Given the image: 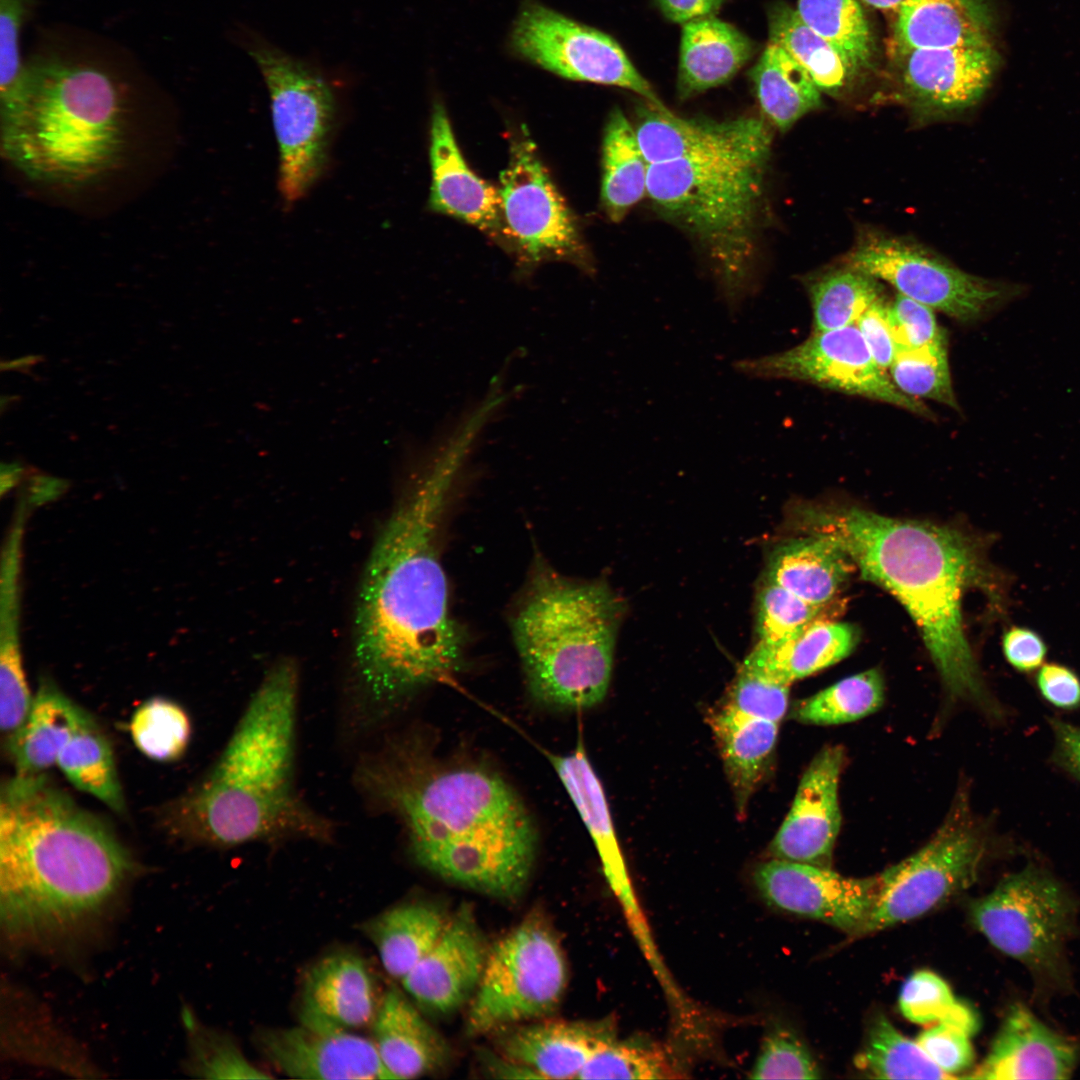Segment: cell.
<instances>
[{
  "label": "cell",
  "instance_id": "6da1fadb",
  "mask_svg": "<svg viewBox=\"0 0 1080 1080\" xmlns=\"http://www.w3.org/2000/svg\"><path fill=\"white\" fill-rule=\"evenodd\" d=\"M456 455L440 459L392 513L363 577L355 660L372 708L385 710L455 674L465 641L449 607L440 533Z\"/></svg>",
  "mask_w": 1080,
  "mask_h": 1080
},
{
  "label": "cell",
  "instance_id": "7a4b0ae2",
  "mask_svg": "<svg viewBox=\"0 0 1080 1080\" xmlns=\"http://www.w3.org/2000/svg\"><path fill=\"white\" fill-rule=\"evenodd\" d=\"M355 779L371 804L400 819L425 869L496 898L512 899L526 887L536 829L518 794L493 770L440 761L406 736L361 760Z\"/></svg>",
  "mask_w": 1080,
  "mask_h": 1080
},
{
  "label": "cell",
  "instance_id": "3957f363",
  "mask_svg": "<svg viewBox=\"0 0 1080 1080\" xmlns=\"http://www.w3.org/2000/svg\"><path fill=\"white\" fill-rule=\"evenodd\" d=\"M800 528L831 539L863 579L891 593L920 631L947 691L998 713L966 637L962 600L971 588L1000 602L979 543L953 528L881 515L857 506L802 504Z\"/></svg>",
  "mask_w": 1080,
  "mask_h": 1080
},
{
  "label": "cell",
  "instance_id": "277c9868",
  "mask_svg": "<svg viewBox=\"0 0 1080 1080\" xmlns=\"http://www.w3.org/2000/svg\"><path fill=\"white\" fill-rule=\"evenodd\" d=\"M132 867L112 830L47 773L18 775L0 795L1 919L14 934L65 928L93 915Z\"/></svg>",
  "mask_w": 1080,
  "mask_h": 1080
},
{
  "label": "cell",
  "instance_id": "5b68a950",
  "mask_svg": "<svg viewBox=\"0 0 1080 1080\" xmlns=\"http://www.w3.org/2000/svg\"><path fill=\"white\" fill-rule=\"evenodd\" d=\"M298 683L288 660L266 673L217 762L182 802L185 832L218 846L331 839L333 824L296 789Z\"/></svg>",
  "mask_w": 1080,
  "mask_h": 1080
},
{
  "label": "cell",
  "instance_id": "8992f818",
  "mask_svg": "<svg viewBox=\"0 0 1080 1080\" xmlns=\"http://www.w3.org/2000/svg\"><path fill=\"white\" fill-rule=\"evenodd\" d=\"M770 147L766 123L745 117L722 146L649 166L647 195L662 215L704 245L733 309L753 290L752 253Z\"/></svg>",
  "mask_w": 1080,
  "mask_h": 1080
},
{
  "label": "cell",
  "instance_id": "52a82bcc",
  "mask_svg": "<svg viewBox=\"0 0 1080 1080\" xmlns=\"http://www.w3.org/2000/svg\"><path fill=\"white\" fill-rule=\"evenodd\" d=\"M620 604L600 582L561 575L538 560L511 617L530 695L545 706L580 710L605 698Z\"/></svg>",
  "mask_w": 1080,
  "mask_h": 1080
},
{
  "label": "cell",
  "instance_id": "ba28073f",
  "mask_svg": "<svg viewBox=\"0 0 1080 1080\" xmlns=\"http://www.w3.org/2000/svg\"><path fill=\"white\" fill-rule=\"evenodd\" d=\"M24 98L1 112L7 158L33 179L82 183L108 170L122 145V98L98 67L60 58L29 64Z\"/></svg>",
  "mask_w": 1080,
  "mask_h": 1080
},
{
  "label": "cell",
  "instance_id": "9c48e42d",
  "mask_svg": "<svg viewBox=\"0 0 1080 1080\" xmlns=\"http://www.w3.org/2000/svg\"><path fill=\"white\" fill-rule=\"evenodd\" d=\"M248 54L266 84L279 147V189L284 201L301 199L328 159L337 112L336 94L317 67L248 33Z\"/></svg>",
  "mask_w": 1080,
  "mask_h": 1080
},
{
  "label": "cell",
  "instance_id": "30bf717a",
  "mask_svg": "<svg viewBox=\"0 0 1080 1080\" xmlns=\"http://www.w3.org/2000/svg\"><path fill=\"white\" fill-rule=\"evenodd\" d=\"M566 985L558 938L542 916L530 915L489 949L470 1004L467 1033L481 1035L549 1015Z\"/></svg>",
  "mask_w": 1080,
  "mask_h": 1080
},
{
  "label": "cell",
  "instance_id": "8fae6325",
  "mask_svg": "<svg viewBox=\"0 0 1080 1080\" xmlns=\"http://www.w3.org/2000/svg\"><path fill=\"white\" fill-rule=\"evenodd\" d=\"M845 265L964 324L984 321L1030 291L1025 283L967 273L910 242L879 233L865 234Z\"/></svg>",
  "mask_w": 1080,
  "mask_h": 1080
},
{
  "label": "cell",
  "instance_id": "7c38bea8",
  "mask_svg": "<svg viewBox=\"0 0 1080 1080\" xmlns=\"http://www.w3.org/2000/svg\"><path fill=\"white\" fill-rule=\"evenodd\" d=\"M1074 914L1063 887L1035 867L1007 876L971 907L975 926L995 948L1035 973L1054 977L1062 970Z\"/></svg>",
  "mask_w": 1080,
  "mask_h": 1080
},
{
  "label": "cell",
  "instance_id": "4fadbf2b",
  "mask_svg": "<svg viewBox=\"0 0 1080 1080\" xmlns=\"http://www.w3.org/2000/svg\"><path fill=\"white\" fill-rule=\"evenodd\" d=\"M984 850L983 834L958 801L924 847L879 874L878 900L861 935L921 917L968 888Z\"/></svg>",
  "mask_w": 1080,
  "mask_h": 1080
},
{
  "label": "cell",
  "instance_id": "5bb4252c",
  "mask_svg": "<svg viewBox=\"0 0 1080 1080\" xmlns=\"http://www.w3.org/2000/svg\"><path fill=\"white\" fill-rule=\"evenodd\" d=\"M498 191L506 237L526 262L565 260L591 270L577 221L525 126L511 142Z\"/></svg>",
  "mask_w": 1080,
  "mask_h": 1080
},
{
  "label": "cell",
  "instance_id": "9a60e30c",
  "mask_svg": "<svg viewBox=\"0 0 1080 1080\" xmlns=\"http://www.w3.org/2000/svg\"><path fill=\"white\" fill-rule=\"evenodd\" d=\"M734 369L750 378L810 383L935 418L921 400L895 386L886 370L875 362L855 324L813 332L802 343L781 352L737 360Z\"/></svg>",
  "mask_w": 1080,
  "mask_h": 1080
},
{
  "label": "cell",
  "instance_id": "2e32d148",
  "mask_svg": "<svg viewBox=\"0 0 1080 1080\" xmlns=\"http://www.w3.org/2000/svg\"><path fill=\"white\" fill-rule=\"evenodd\" d=\"M516 54L563 78L618 86L668 109L609 35L536 2L520 10L511 33Z\"/></svg>",
  "mask_w": 1080,
  "mask_h": 1080
},
{
  "label": "cell",
  "instance_id": "e0dca14e",
  "mask_svg": "<svg viewBox=\"0 0 1080 1080\" xmlns=\"http://www.w3.org/2000/svg\"><path fill=\"white\" fill-rule=\"evenodd\" d=\"M754 882L771 906L851 936H861L880 892L879 875L850 878L831 868L777 858L757 867Z\"/></svg>",
  "mask_w": 1080,
  "mask_h": 1080
},
{
  "label": "cell",
  "instance_id": "ac0fdd59",
  "mask_svg": "<svg viewBox=\"0 0 1080 1080\" xmlns=\"http://www.w3.org/2000/svg\"><path fill=\"white\" fill-rule=\"evenodd\" d=\"M901 97L920 120L964 112L980 102L999 63L993 44L892 50Z\"/></svg>",
  "mask_w": 1080,
  "mask_h": 1080
},
{
  "label": "cell",
  "instance_id": "d6986e66",
  "mask_svg": "<svg viewBox=\"0 0 1080 1080\" xmlns=\"http://www.w3.org/2000/svg\"><path fill=\"white\" fill-rule=\"evenodd\" d=\"M489 949L470 906L462 905L426 955L401 980L421 1007L447 1014L475 994Z\"/></svg>",
  "mask_w": 1080,
  "mask_h": 1080
},
{
  "label": "cell",
  "instance_id": "ffe728a7",
  "mask_svg": "<svg viewBox=\"0 0 1080 1080\" xmlns=\"http://www.w3.org/2000/svg\"><path fill=\"white\" fill-rule=\"evenodd\" d=\"M843 763L839 746L825 747L811 761L770 844L775 858L831 868L841 826L838 784Z\"/></svg>",
  "mask_w": 1080,
  "mask_h": 1080
},
{
  "label": "cell",
  "instance_id": "44dd1931",
  "mask_svg": "<svg viewBox=\"0 0 1080 1080\" xmlns=\"http://www.w3.org/2000/svg\"><path fill=\"white\" fill-rule=\"evenodd\" d=\"M257 1046L281 1073L298 1079H390L372 1039L352 1031L265 1029Z\"/></svg>",
  "mask_w": 1080,
  "mask_h": 1080
},
{
  "label": "cell",
  "instance_id": "7402d4cb",
  "mask_svg": "<svg viewBox=\"0 0 1080 1080\" xmlns=\"http://www.w3.org/2000/svg\"><path fill=\"white\" fill-rule=\"evenodd\" d=\"M430 136L429 208L461 219L490 236H506L498 188L478 177L467 165L440 103L433 107Z\"/></svg>",
  "mask_w": 1080,
  "mask_h": 1080
},
{
  "label": "cell",
  "instance_id": "603a6c76",
  "mask_svg": "<svg viewBox=\"0 0 1080 1080\" xmlns=\"http://www.w3.org/2000/svg\"><path fill=\"white\" fill-rule=\"evenodd\" d=\"M380 1001L366 963L340 952L307 972L300 999V1024L319 1030L354 1031L372 1025Z\"/></svg>",
  "mask_w": 1080,
  "mask_h": 1080
},
{
  "label": "cell",
  "instance_id": "cb8c5ba5",
  "mask_svg": "<svg viewBox=\"0 0 1080 1080\" xmlns=\"http://www.w3.org/2000/svg\"><path fill=\"white\" fill-rule=\"evenodd\" d=\"M1077 1063V1048L1041 1022L1028 1008L1015 1004L983 1063L968 1078L1068 1079Z\"/></svg>",
  "mask_w": 1080,
  "mask_h": 1080
},
{
  "label": "cell",
  "instance_id": "d4e9b609",
  "mask_svg": "<svg viewBox=\"0 0 1080 1080\" xmlns=\"http://www.w3.org/2000/svg\"><path fill=\"white\" fill-rule=\"evenodd\" d=\"M614 1039V1024L609 1020L545 1021L506 1033L499 1049L539 1078L578 1079L591 1057Z\"/></svg>",
  "mask_w": 1080,
  "mask_h": 1080
},
{
  "label": "cell",
  "instance_id": "484cf974",
  "mask_svg": "<svg viewBox=\"0 0 1080 1080\" xmlns=\"http://www.w3.org/2000/svg\"><path fill=\"white\" fill-rule=\"evenodd\" d=\"M373 1038L390 1079H412L446 1064V1040L396 987L389 988L372 1023Z\"/></svg>",
  "mask_w": 1080,
  "mask_h": 1080
},
{
  "label": "cell",
  "instance_id": "4316f807",
  "mask_svg": "<svg viewBox=\"0 0 1080 1080\" xmlns=\"http://www.w3.org/2000/svg\"><path fill=\"white\" fill-rule=\"evenodd\" d=\"M992 32L985 0H904L896 12L892 50L991 45Z\"/></svg>",
  "mask_w": 1080,
  "mask_h": 1080
},
{
  "label": "cell",
  "instance_id": "83f0119b",
  "mask_svg": "<svg viewBox=\"0 0 1080 1080\" xmlns=\"http://www.w3.org/2000/svg\"><path fill=\"white\" fill-rule=\"evenodd\" d=\"M753 41L714 16L683 24L677 96L687 100L729 81L755 53Z\"/></svg>",
  "mask_w": 1080,
  "mask_h": 1080
},
{
  "label": "cell",
  "instance_id": "f1b7e54d",
  "mask_svg": "<svg viewBox=\"0 0 1080 1080\" xmlns=\"http://www.w3.org/2000/svg\"><path fill=\"white\" fill-rule=\"evenodd\" d=\"M855 569L850 557L831 539L808 534L774 549L766 580L810 604L827 606Z\"/></svg>",
  "mask_w": 1080,
  "mask_h": 1080
},
{
  "label": "cell",
  "instance_id": "f546056e",
  "mask_svg": "<svg viewBox=\"0 0 1080 1080\" xmlns=\"http://www.w3.org/2000/svg\"><path fill=\"white\" fill-rule=\"evenodd\" d=\"M550 759L595 844L607 881L628 907L631 888L625 863L603 787L585 749L579 743L571 753L552 755Z\"/></svg>",
  "mask_w": 1080,
  "mask_h": 1080
},
{
  "label": "cell",
  "instance_id": "4dcf8cb0",
  "mask_svg": "<svg viewBox=\"0 0 1080 1080\" xmlns=\"http://www.w3.org/2000/svg\"><path fill=\"white\" fill-rule=\"evenodd\" d=\"M859 641L848 623L817 619L792 638L776 644L757 643L744 660L771 678L791 685L847 657Z\"/></svg>",
  "mask_w": 1080,
  "mask_h": 1080
},
{
  "label": "cell",
  "instance_id": "1f68e13d",
  "mask_svg": "<svg viewBox=\"0 0 1080 1080\" xmlns=\"http://www.w3.org/2000/svg\"><path fill=\"white\" fill-rule=\"evenodd\" d=\"M709 723L743 815L768 768L779 723L746 715L727 703L711 714Z\"/></svg>",
  "mask_w": 1080,
  "mask_h": 1080
},
{
  "label": "cell",
  "instance_id": "d6a6232c",
  "mask_svg": "<svg viewBox=\"0 0 1080 1080\" xmlns=\"http://www.w3.org/2000/svg\"><path fill=\"white\" fill-rule=\"evenodd\" d=\"M88 714L51 680L42 678L23 727L7 746L16 774H44L56 766L60 750Z\"/></svg>",
  "mask_w": 1080,
  "mask_h": 1080
},
{
  "label": "cell",
  "instance_id": "836d02e7",
  "mask_svg": "<svg viewBox=\"0 0 1080 1080\" xmlns=\"http://www.w3.org/2000/svg\"><path fill=\"white\" fill-rule=\"evenodd\" d=\"M744 121L745 117L722 122L682 118L646 102L637 109L634 129L640 149L652 165L714 150L733 138Z\"/></svg>",
  "mask_w": 1080,
  "mask_h": 1080
},
{
  "label": "cell",
  "instance_id": "e575fe53",
  "mask_svg": "<svg viewBox=\"0 0 1080 1080\" xmlns=\"http://www.w3.org/2000/svg\"><path fill=\"white\" fill-rule=\"evenodd\" d=\"M449 917L433 904L408 903L380 914L366 930L385 971L402 980L436 943Z\"/></svg>",
  "mask_w": 1080,
  "mask_h": 1080
},
{
  "label": "cell",
  "instance_id": "d590c367",
  "mask_svg": "<svg viewBox=\"0 0 1080 1080\" xmlns=\"http://www.w3.org/2000/svg\"><path fill=\"white\" fill-rule=\"evenodd\" d=\"M750 77L763 114L781 132L822 104L807 71L774 43L766 45Z\"/></svg>",
  "mask_w": 1080,
  "mask_h": 1080
},
{
  "label": "cell",
  "instance_id": "8d00e7d4",
  "mask_svg": "<svg viewBox=\"0 0 1080 1080\" xmlns=\"http://www.w3.org/2000/svg\"><path fill=\"white\" fill-rule=\"evenodd\" d=\"M649 166L634 126L614 108L604 130L601 181V204L611 221L620 222L647 195Z\"/></svg>",
  "mask_w": 1080,
  "mask_h": 1080
},
{
  "label": "cell",
  "instance_id": "74e56055",
  "mask_svg": "<svg viewBox=\"0 0 1080 1080\" xmlns=\"http://www.w3.org/2000/svg\"><path fill=\"white\" fill-rule=\"evenodd\" d=\"M56 766L78 790L94 796L115 812L124 811L111 743L90 713L60 750Z\"/></svg>",
  "mask_w": 1080,
  "mask_h": 1080
},
{
  "label": "cell",
  "instance_id": "f35d334b",
  "mask_svg": "<svg viewBox=\"0 0 1080 1080\" xmlns=\"http://www.w3.org/2000/svg\"><path fill=\"white\" fill-rule=\"evenodd\" d=\"M768 30L769 42L800 64L821 92L838 95L856 76L841 54L787 3L779 1L769 8Z\"/></svg>",
  "mask_w": 1080,
  "mask_h": 1080
},
{
  "label": "cell",
  "instance_id": "ab89813d",
  "mask_svg": "<svg viewBox=\"0 0 1080 1080\" xmlns=\"http://www.w3.org/2000/svg\"><path fill=\"white\" fill-rule=\"evenodd\" d=\"M796 11L841 54L855 75L872 68L875 40L859 0H798Z\"/></svg>",
  "mask_w": 1080,
  "mask_h": 1080
},
{
  "label": "cell",
  "instance_id": "60d3db41",
  "mask_svg": "<svg viewBox=\"0 0 1080 1080\" xmlns=\"http://www.w3.org/2000/svg\"><path fill=\"white\" fill-rule=\"evenodd\" d=\"M806 288L813 332L854 325L867 308L884 298L878 279L846 265L807 280Z\"/></svg>",
  "mask_w": 1080,
  "mask_h": 1080
},
{
  "label": "cell",
  "instance_id": "b9f144b4",
  "mask_svg": "<svg viewBox=\"0 0 1080 1080\" xmlns=\"http://www.w3.org/2000/svg\"><path fill=\"white\" fill-rule=\"evenodd\" d=\"M885 686L878 670L844 678L794 704L790 717L811 725H838L864 718L883 704Z\"/></svg>",
  "mask_w": 1080,
  "mask_h": 1080
},
{
  "label": "cell",
  "instance_id": "7bdbcfd3",
  "mask_svg": "<svg viewBox=\"0 0 1080 1080\" xmlns=\"http://www.w3.org/2000/svg\"><path fill=\"white\" fill-rule=\"evenodd\" d=\"M858 1065L881 1079H951L883 1015L872 1021Z\"/></svg>",
  "mask_w": 1080,
  "mask_h": 1080
},
{
  "label": "cell",
  "instance_id": "ee69618b",
  "mask_svg": "<svg viewBox=\"0 0 1080 1080\" xmlns=\"http://www.w3.org/2000/svg\"><path fill=\"white\" fill-rule=\"evenodd\" d=\"M129 730L136 748L147 758L170 762L184 754L191 736V723L179 704L164 697H153L135 710Z\"/></svg>",
  "mask_w": 1080,
  "mask_h": 1080
},
{
  "label": "cell",
  "instance_id": "f6af8a7d",
  "mask_svg": "<svg viewBox=\"0 0 1080 1080\" xmlns=\"http://www.w3.org/2000/svg\"><path fill=\"white\" fill-rule=\"evenodd\" d=\"M898 1003L903 1016L913 1023H943L971 1036L979 1028L975 1011L956 999L949 985L928 970L917 971L906 979Z\"/></svg>",
  "mask_w": 1080,
  "mask_h": 1080
},
{
  "label": "cell",
  "instance_id": "bcb514c9",
  "mask_svg": "<svg viewBox=\"0 0 1080 1080\" xmlns=\"http://www.w3.org/2000/svg\"><path fill=\"white\" fill-rule=\"evenodd\" d=\"M679 1071L665 1050L643 1039H614L588 1061L578 1079H670Z\"/></svg>",
  "mask_w": 1080,
  "mask_h": 1080
},
{
  "label": "cell",
  "instance_id": "7dc6e473",
  "mask_svg": "<svg viewBox=\"0 0 1080 1080\" xmlns=\"http://www.w3.org/2000/svg\"><path fill=\"white\" fill-rule=\"evenodd\" d=\"M889 371L893 383L904 394L960 409L953 389L947 345L899 350Z\"/></svg>",
  "mask_w": 1080,
  "mask_h": 1080
},
{
  "label": "cell",
  "instance_id": "c3c4849f",
  "mask_svg": "<svg viewBox=\"0 0 1080 1080\" xmlns=\"http://www.w3.org/2000/svg\"><path fill=\"white\" fill-rule=\"evenodd\" d=\"M825 608L826 606L810 604L766 580L757 596L758 642L776 645L792 638L811 622L825 618Z\"/></svg>",
  "mask_w": 1080,
  "mask_h": 1080
},
{
  "label": "cell",
  "instance_id": "681fc988",
  "mask_svg": "<svg viewBox=\"0 0 1080 1080\" xmlns=\"http://www.w3.org/2000/svg\"><path fill=\"white\" fill-rule=\"evenodd\" d=\"M32 8V0H0V98L1 111L24 98L29 84V64L21 60L20 32Z\"/></svg>",
  "mask_w": 1080,
  "mask_h": 1080
},
{
  "label": "cell",
  "instance_id": "f907efd6",
  "mask_svg": "<svg viewBox=\"0 0 1080 1080\" xmlns=\"http://www.w3.org/2000/svg\"><path fill=\"white\" fill-rule=\"evenodd\" d=\"M752 1079H817L820 1071L811 1053L792 1032L776 1028L763 1039Z\"/></svg>",
  "mask_w": 1080,
  "mask_h": 1080
},
{
  "label": "cell",
  "instance_id": "816d5d0a",
  "mask_svg": "<svg viewBox=\"0 0 1080 1080\" xmlns=\"http://www.w3.org/2000/svg\"><path fill=\"white\" fill-rule=\"evenodd\" d=\"M789 687L744 661L727 704L746 715L779 723L788 710Z\"/></svg>",
  "mask_w": 1080,
  "mask_h": 1080
},
{
  "label": "cell",
  "instance_id": "f5cc1de1",
  "mask_svg": "<svg viewBox=\"0 0 1080 1080\" xmlns=\"http://www.w3.org/2000/svg\"><path fill=\"white\" fill-rule=\"evenodd\" d=\"M889 311L899 350L947 345L930 307L898 293Z\"/></svg>",
  "mask_w": 1080,
  "mask_h": 1080
},
{
  "label": "cell",
  "instance_id": "db71d44e",
  "mask_svg": "<svg viewBox=\"0 0 1080 1080\" xmlns=\"http://www.w3.org/2000/svg\"><path fill=\"white\" fill-rule=\"evenodd\" d=\"M194 1071L209 1079L271 1078L250 1062L231 1040L216 1035L198 1039Z\"/></svg>",
  "mask_w": 1080,
  "mask_h": 1080
},
{
  "label": "cell",
  "instance_id": "11a10c76",
  "mask_svg": "<svg viewBox=\"0 0 1080 1080\" xmlns=\"http://www.w3.org/2000/svg\"><path fill=\"white\" fill-rule=\"evenodd\" d=\"M971 1035L943 1023H937L916 1039L926 1055L947 1075L953 1077L967 1070L973 1063L974 1050Z\"/></svg>",
  "mask_w": 1080,
  "mask_h": 1080
},
{
  "label": "cell",
  "instance_id": "9f6ffc18",
  "mask_svg": "<svg viewBox=\"0 0 1080 1080\" xmlns=\"http://www.w3.org/2000/svg\"><path fill=\"white\" fill-rule=\"evenodd\" d=\"M875 362L884 370L894 362L899 347L896 342L889 305L884 298L867 308L855 323Z\"/></svg>",
  "mask_w": 1080,
  "mask_h": 1080
},
{
  "label": "cell",
  "instance_id": "6f0895ef",
  "mask_svg": "<svg viewBox=\"0 0 1080 1080\" xmlns=\"http://www.w3.org/2000/svg\"><path fill=\"white\" fill-rule=\"evenodd\" d=\"M1002 649L1009 664L1021 672L1038 668L1047 652L1045 643L1036 632L1018 626L1011 627L1004 633Z\"/></svg>",
  "mask_w": 1080,
  "mask_h": 1080
},
{
  "label": "cell",
  "instance_id": "680465c9",
  "mask_svg": "<svg viewBox=\"0 0 1080 1080\" xmlns=\"http://www.w3.org/2000/svg\"><path fill=\"white\" fill-rule=\"evenodd\" d=\"M1037 685L1042 696L1056 707L1074 709L1080 705V681L1065 666L1054 663L1042 666Z\"/></svg>",
  "mask_w": 1080,
  "mask_h": 1080
},
{
  "label": "cell",
  "instance_id": "91938a15",
  "mask_svg": "<svg viewBox=\"0 0 1080 1080\" xmlns=\"http://www.w3.org/2000/svg\"><path fill=\"white\" fill-rule=\"evenodd\" d=\"M1055 740V760L1066 771L1080 779V727L1061 721L1050 720Z\"/></svg>",
  "mask_w": 1080,
  "mask_h": 1080
},
{
  "label": "cell",
  "instance_id": "94428289",
  "mask_svg": "<svg viewBox=\"0 0 1080 1080\" xmlns=\"http://www.w3.org/2000/svg\"><path fill=\"white\" fill-rule=\"evenodd\" d=\"M725 0H656L664 16L672 22L685 24L695 19L713 16Z\"/></svg>",
  "mask_w": 1080,
  "mask_h": 1080
},
{
  "label": "cell",
  "instance_id": "6125c7cd",
  "mask_svg": "<svg viewBox=\"0 0 1080 1080\" xmlns=\"http://www.w3.org/2000/svg\"><path fill=\"white\" fill-rule=\"evenodd\" d=\"M488 1070L496 1077L504 1078H539L530 1068L502 1055V1058L486 1056Z\"/></svg>",
  "mask_w": 1080,
  "mask_h": 1080
},
{
  "label": "cell",
  "instance_id": "be15d7a7",
  "mask_svg": "<svg viewBox=\"0 0 1080 1080\" xmlns=\"http://www.w3.org/2000/svg\"><path fill=\"white\" fill-rule=\"evenodd\" d=\"M34 467L27 466L19 461H12L1 464L0 471V489L1 496L9 492L25 480V478L34 470Z\"/></svg>",
  "mask_w": 1080,
  "mask_h": 1080
},
{
  "label": "cell",
  "instance_id": "e7e4bbea",
  "mask_svg": "<svg viewBox=\"0 0 1080 1080\" xmlns=\"http://www.w3.org/2000/svg\"><path fill=\"white\" fill-rule=\"evenodd\" d=\"M43 360L44 358L41 355H26L13 360L2 361L1 370L30 374L32 368Z\"/></svg>",
  "mask_w": 1080,
  "mask_h": 1080
},
{
  "label": "cell",
  "instance_id": "03108f58",
  "mask_svg": "<svg viewBox=\"0 0 1080 1080\" xmlns=\"http://www.w3.org/2000/svg\"><path fill=\"white\" fill-rule=\"evenodd\" d=\"M866 5L878 10L897 12L904 0H860Z\"/></svg>",
  "mask_w": 1080,
  "mask_h": 1080
}]
</instances>
